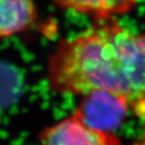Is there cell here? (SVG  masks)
I'll list each match as a JSON object with an SVG mask.
<instances>
[{
    "label": "cell",
    "mask_w": 145,
    "mask_h": 145,
    "mask_svg": "<svg viewBox=\"0 0 145 145\" xmlns=\"http://www.w3.org/2000/svg\"><path fill=\"white\" fill-rule=\"evenodd\" d=\"M52 91L85 95L107 91L145 116V33L127 29L116 19L95 24L58 42L47 60Z\"/></svg>",
    "instance_id": "obj_1"
},
{
    "label": "cell",
    "mask_w": 145,
    "mask_h": 145,
    "mask_svg": "<svg viewBox=\"0 0 145 145\" xmlns=\"http://www.w3.org/2000/svg\"><path fill=\"white\" fill-rule=\"evenodd\" d=\"M128 104L107 91H92L83 95L75 115L89 127L110 133L124 121Z\"/></svg>",
    "instance_id": "obj_2"
},
{
    "label": "cell",
    "mask_w": 145,
    "mask_h": 145,
    "mask_svg": "<svg viewBox=\"0 0 145 145\" xmlns=\"http://www.w3.org/2000/svg\"><path fill=\"white\" fill-rule=\"evenodd\" d=\"M40 145H121L112 134L89 127L75 115L47 128Z\"/></svg>",
    "instance_id": "obj_3"
},
{
    "label": "cell",
    "mask_w": 145,
    "mask_h": 145,
    "mask_svg": "<svg viewBox=\"0 0 145 145\" xmlns=\"http://www.w3.org/2000/svg\"><path fill=\"white\" fill-rule=\"evenodd\" d=\"M38 16L34 0H0V40L30 28Z\"/></svg>",
    "instance_id": "obj_4"
},
{
    "label": "cell",
    "mask_w": 145,
    "mask_h": 145,
    "mask_svg": "<svg viewBox=\"0 0 145 145\" xmlns=\"http://www.w3.org/2000/svg\"><path fill=\"white\" fill-rule=\"evenodd\" d=\"M65 10L78 12L93 18L95 21L116 19L131 12L138 0H52Z\"/></svg>",
    "instance_id": "obj_5"
},
{
    "label": "cell",
    "mask_w": 145,
    "mask_h": 145,
    "mask_svg": "<svg viewBox=\"0 0 145 145\" xmlns=\"http://www.w3.org/2000/svg\"><path fill=\"white\" fill-rule=\"evenodd\" d=\"M138 145H145V133H144V135H143L142 138H141L140 143H138Z\"/></svg>",
    "instance_id": "obj_6"
}]
</instances>
